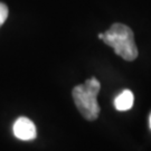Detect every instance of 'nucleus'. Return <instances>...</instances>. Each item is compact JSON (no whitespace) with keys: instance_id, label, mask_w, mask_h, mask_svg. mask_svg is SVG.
Listing matches in <instances>:
<instances>
[{"instance_id":"1","label":"nucleus","mask_w":151,"mask_h":151,"mask_svg":"<svg viewBox=\"0 0 151 151\" xmlns=\"http://www.w3.org/2000/svg\"><path fill=\"white\" fill-rule=\"evenodd\" d=\"M102 40L112 47L115 54L125 60H134L138 57V48L134 42V35L130 27L123 24H113L105 32Z\"/></svg>"},{"instance_id":"2","label":"nucleus","mask_w":151,"mask_h":151,"mask_svg":"<svg viewBox=\"0 0 151 151\" xmlns=\"http://www.w3.org/2000/svg\"><path fill=\"white\" fill-rule=\"evenodd\" d=\"M101 84L95 77H91L73 88L72 95L76 108L84 119L94 121L100 114V105L97 103V94Z\"/></svg>"},{"instance_id":"3","label":"nucleus","mask_w":151,"mask_h":151,"mask_svg":"<svg viewBox=\"0 0 151 151\" xmlns=\"http://www.w3.org/2000/svg\"><path fill=\"white\" fill-rule=\"evenodd\" d=\"M12 132L17 139L24 141L34 140L37 135V131L34 122L25 116L18 118L16 120V122L12 125Z\"/></svg>"},{"instance_id":"4","label":"nucleus","mask_w":151,"mask_h":151,"mask_svg":"<svg viewBox=\"0 0 151 151\" xmlns=\"http://www.w3.org/2000/svg\"><path fill=\"white\" fill-rule=\"evenodd\" d=\"M133 93L130 90H124L114 100V106L118 111H128L133 105Z\"/></svg>"},{"instance_id":"5","label":"nucleus","mask_w":151,"mask_h":151,"mask_svg":"<svg viewBox=\"0 0 151 151\" xmlns=\"http://www.w3.org/2000/svg\"><path fill=\"white\" fill-rule=\"evenodd\" d=\"M7 17H8V7L5 4L0 2V27L6 22Z\"/></svg>"},{"instance_id":"6","label":"nucleus","mask_w":151,"mask_h":151,"mask_svg":"<svg viewBox=\"0 0 151 151\" xmlns=\"http://www.w3.org/2000/svg\"><path fill=\"white\" fill-rule=\"evenodd\" d=\"M149 124H150V129H151V114H150V118H149Z\"/></svg>"}]
</instances>
